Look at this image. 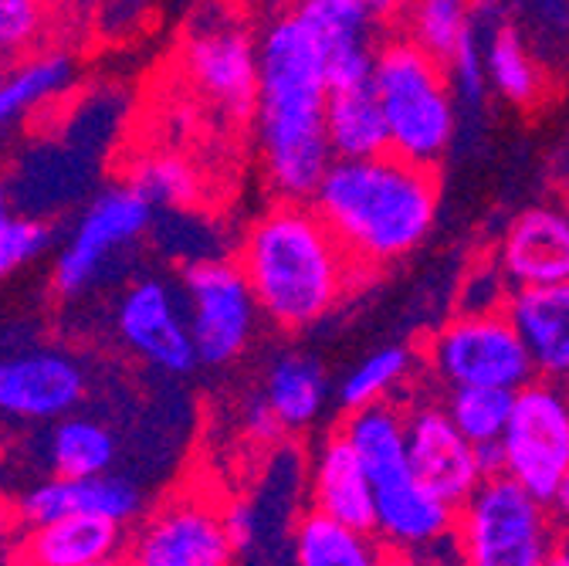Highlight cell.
<instances>
[{"label": "cell", "mask_w": 569, "mask_h": 566, "mask_svg": "<svg viewBox=\"0 0 569 566\" xmlns=\"http://www.w3.org/2000/svg\"><path fill=\"white\" fill-rule=\"evenodd\" d=\"M329 68L306 28L284 11L258 34L254 147L268 190L312 200L336 153L326 136Z\"/></svg>", "instance_id": "1"}, {"label": "cell", "mask_w": 569, "mask_h": 566, "mask_svg": "<svg viewBox=\"0 0 569 566\" xmlns=\"http://www.w3.org/2000/svg\"><path fill=\"white\" fill-rule=\"evenodd\" d=\"M234 261L248 278L261 319L281 332L319 326L363 278L312 200L274 197L248 221Z\"/></svg>", "instance_id": "2"}, {"label": "cell", "mask_w": 569, "mask_h": 566, "mask_svg": "<svg viewBox=\"0 0 569 566\" xmlns=\"http://www.w3.org/2000/svg\"><path fill=\"white\" fill-rule=\"evenodd\" d=\"M312 207L363 275H380L431 238L441 210L435 167L397 153L332 160Z\"/></svg>", "instance_id": "3"}, {"label": "cell", "mask_w": 569, "mask_h": 566, "mask_svg": "<svg viewBox=\"0 0 569 566\" xmlns=\"http://www.w3.org/2000/svg\"><path fill=\"white\" fill-rule=\"evenodd\" d=\"M370 82L383 109L390 153L420 167H438L458 139L461 122L448 64L410 38L390 34L377 44Z\"/></svg>", "instance_id": "4"}, {"label": "cell", "mask_w": 569, "mask_h": 566, "mask_svg": "<svg viewBox=\"0 0 569 566\" xmlns=\"http://www.w3.org/2000/svg\"><path fill=\"white\" fill-rule=\"evenodd\" d=\"M559 529L549 503L491 471L458 506L451 553L458 566H546Z\"/></svg>", "instance_id": "5"}, {"label": "cell", "mask_w": 569, "mask_h": 566, "mask_svg": "<svg viewBox=\"0 0 569 566\" xmlns=\"http://www.w3.org/2000/svg\"><path fill=\"white\" fill-rule=\"evenodd\" d=\"M420 364L441 390L498 387L516 394L536 377L529 349L506 309L455 312L423 339Z\"/></svg>", "instance_id": "6"}, {"label": "cell", "mask_w": 569, "mask_h": 566, "mask_svg": "<svg viewBox=\"0 0 569 566\" xmlns=\"http://www.w3.org/2000/svg\"><path fill=\"white\" fill-rule=\"evenodd\" d=\"M498 471L536 499L556 503L569 475V384L532 377L512 394V414L498 441Z\"/></svg>", "instance_id": "7"}, {"label": "cell", "mask_w": 569, "mask_h": 566, "mask_svg": "<svg viewBox=\"0 0 569 566\" xmlns=\"http://www.w3.org/2000/svg\"><path fill=\"white\" fill-rule=\"evenodd\" d=\"M180 292L200 367H231L254 342L261 309L234 258H197L183 265Z\"/></svg>", "instance_id": "8"}, {"label": "cell", "mask_w": 569, "mask_h": 566, "mask_svg": "<svg viewBox=\"0 0 569 566\" xmlns=\"http://www.w3.org/2000/svg\"><path fill=\"white\" fill-rule=\"evenodd\" d=\"M180 64L190 89L231 119H251L258 99V38L228 8H203L183 34Z\"/></svg>", "instance_id": "9"}, {"label": "cell", "mask_w": 569, "mask_h": 566, "mask_svg": "<svg viewBox=\"0 0 569 566\" xmlns=\"http://www.w3.org/2000/svg\"><path fill=\"white\" fill-rule=\"evenodd\" d=\"M129 566H234L238 553L221 523V499L203 488H180L126 533Z\"/></svg>", "instance_id": "10"}, {"label": "cell", "mask_w": 569, "mask_h": 566, "mask_svg": "<svg viewBox=\"0 0 569 566\" xmlns=\"http://www.w3.org/2000/svg\"><path fill=\"white\" fill-rule=\"evenodd\" d=\"M150 228H153V203L126 180L109 183L89 200L82 218L64 238L51 268V289L61 299L86 296L102 278L106 265L116 255H122L129 245L147 238Z\"/></svg>", "instance_id": "11"}, {"label": "cell", "mask_w": 569, "mask_h": 566, "mask_svg": "<svg viewBox=\"0 0 569 566\" xmlns=\"http://www.w3.org/2000/svg\"><path fill=\"white\" fill-rule=\"evenodd\" d=\"M403 420L410 468L448 503L461 506L491 471H498V458L475 448L458 431L445 400L417 394L410 404H403Z\"/></svg>", "instance_id": "12"}, {"label": "cell", "mask_w": 569, "mask_h": 566, "mask_svg": "<svg viewBox=\"0 0 569 566\" xmlns=\"http://www.w3.org/2000/svg\"><path fill=\"white\" fill-rule=\"evenodd\" d=\"M116 332L122 346L163 374L187 377L200 367L183 292L167 278H139L116 302Z\"/></svg>", "instance_id": "13"}, {"label": "cell", "mask_w": 569, "mask_h": 566, "mask_svg": "<svg viewBox=\"0 0 569 566\" xmlns=\"http://www.w3.org/2000/svg\"><path fill=\"white\" fill-rule=\"evenodd\" d=\"M367 471L373 478V533L387 549H438L451 543L458 506L420 481L407 455Z\"/></svg>", "instance_id": "14"}, {"label": "cell", "mask_w": 569, "mask_h": 566, "mask_svg": "<svg viewBox=\"0 0 569 566\" xmlns=\"http://www.w3.org/2000/svg\"><path fill=\"white\" fill-rule=\"evenodd\" d=\"M89 394L86 367L61 349H28L0 360V417L58 420Z\"/></svg>", "instance_id": "15"}, {"label": "cell", "mask_w": 569, "mask_h": 566, "mask_svg": "<svg viewBox=\"0 0 569 566\" xmlns=\"http://www.w3.org/2000/svg\"><path fill=\"white\" fill-rule=\"evenodd\" d=\"M512 289L569 281V207L539 200L506 225L491 251Z\"/></svg>", "instance_id": "16"}, {"label": "cell", "mask_w": 569, "mask_h": 566, "mask_svg": "<svg viewBox=\"0 0 569 566\" xmlns=\"http://www.w3.org/2000/svg\"><path fill=\"white\" fill-rule=\"evenodd\" d=\"M289 14L322 51L329 86L370 79L380 44L377 31L383 21L370 11L367 0H292Z\"/></svg>", "instance_id": "17"}, {"label": "cell", "mask_w": 569, "mask_h": 566, "mask_svg": "<svg viewBox=\"0 0 569 566\" xmlns=\"http://www.w3.org/2000/svg\"><path fill=\"white\" fill-rule=\"evenodd\" d=\"M21 526H41L61 516H99L119 526H132L142 516V491L132 478L102 471L86 478L51 475L28 488L14 503Z\"/></svg>", "instance_id": "18"}, {"label": "cell", "mask_w": 569, "mask_h": 566, "mask_svg": "<svg viewBox=\"0 0 569 566\" xmlns=\"http://www.w3.org/2000/svg\"><path fill=\"white\" fill-rule=\"evenodd\" d=\"M478 34L491 96L512 109H536L546 99V68L502 0H478Z\"/></svg>", "instance_id": "19"}, {"label": "cell", "mask_w": 569, "mask_h": 566, "mask_svg": "<svg viewBox=\"0 0 569 566\" xmlns=\"http://www.w3.org/2000/svg\"><path fill=\"white\" fill-rule=\"evenodd\" d=\"M309 509L349 526L373 529V478L349 438L336 428L316 445L309 458Z\"/></svg>", "instance_id": "20"}, {"label": "cell", "mask_w": 569, "mask_h": 566, "mask_svg": "<svg viewBox=\"0 0 569 566\" xmlns=\"http://www.w3.org/2000/svg\"><path fill=\"white\" fill-rule=\"evenodd\" d=\"M536 377L569 384V281L512 289L506 302Z\"/></svg>", "instance_id": "21"}, {"label": "cell", "mask_w": 569, "mask_h": 566, "mask_svg": "<svg viewBox=\"0 0 569 566\" xmlns=\"http://www.w3.org/2000/svg\"><path fill=\"white\" fill-rule=\"evenodd\" d=\"M126 526L99 516H61L41 526H24L14 566H89L122 556Z\"/></svg>", "instance_id": "22"}, {"label": "cell", "mask_w": 569, "mask_h": 566, "mask_svg": "<svg viewBox=\"0 0 569 566\" xmlns=\"http://www.w3.org/2000/svg\"><path fill=\"white\" fill-rule=\"evenodd\" d=\"M258 397L268 404L274 420L281 424L284 435L306 431L322 417L329 400V380L322 364L312 352H278V357L264 367Z\"/></svg>", "instance_id": "23"}, {"label": "cell", "mask_w": 569, "mask_h": 566, "mask_svg": "<svg viewBox=\"0 0 569 566\" xmlns=\"http://www.w3.org/2000/svg\"><path fill=\"white\" fill-rule=\"evenodd\" d=\"M326 136L336 160L387 153V122L370 79L332 82L326 96Z\"/></svg>", "instance_id": "24"}, {"label": "cell", "mask_w": 569, "mask_h": 566, "mask_svg": "<svg viewBox=\"0 0 569 566\" xmlns=\"http://www.w3.org/2000/svg\"><path fill=\"white\" fill-rule=\"evenodd\" d=\"M76 86V61L68 51L38 48L8 64L0 79V132L31 119L48 102L61 99Z\"/></svg>", "instance_id": "25"}, {"label": "cell", "mask_w": 569, "mask_h": 566, "mask_svg": "<svg viewBox=\"0 0 569 566\" xmlns=\"http://www.w3.org/2000/svg\"><path fill=\"white\" fill-rule=\"evenodd\" d=\"M383 549L373 529L339 523L316 509L302 513L289 536L292 566H380Z\"/></svg>", "instance_id": "26"}, {"label": "cell", "mask_w": 569, "mask_h": 566, "mask_svg": "<svg viewBox=\"0 0 569 566\" xmlns=\"http://www.w3.org/2000/svg\"><path fill=\"white\" fill-rule=\"evenodd\" d=\"M51 475L64 478H86L112 471L119 458V438L109 424L82 414H68L51 420V431L44 441Z\"/></svg>", "instance_id": "27"}, {"label": "cell", "mask_w": 569, "mask_h": 566, "mask_svg": "<svg viewBox=\"0 0 569 566\" xmlns=\"http://www.w3.org/2000/svg\"><path fill=\"white\" fill-rule=\"evenodd\" d=\"M397 24L403 38L448 61L478 31V0H407Z\"/></svg>", "instance_id": "28"}, {"label": "cell", "mask_w": 569, "mask_h": 566, "mask_svg": "<svg viewBox=\"0 0 569 566\" xmlns=\"http://www.w3.org/2000/svg\"><path fill=\"white\" fill-rule=\"evenodd\" d=\"M420 367V352L410 346H380L356 364L339 384V407L360 410L383 400H400Z\"/></svg>", "instance_id": "29"}, {"label": "cell", "mask_w": 569, "mask_h": 566, "mask_svg": "<svg viewBox=\"0 0 569 566\" xmlns=\"http://www.w3.org/2000/svg\"><path fill=\"white\" fill-rule=\"evenodd\" d=\"M126 183H132L142 197H147L153 203V210L157 207L190 210L200 203V193H203L200 170L173 150H153V153L136 157L126 173Z\"/></svg>", "instance_id": "30"}, {"label": "cell", "mask_w": 569, "mask_h": 566, "mask_svg": "<svg viewBox=\"0 0 569 566\" xmlns=\"http://www.w3.org/2000/svg\"><path fill=\"white\" fill-rule=\"evenodd\" d=\"M445 407L458 431L481 451L498 458V441L506 435V424L512 414V390L498 387H455L445 390Z\"/></svg>", "instance_id": "31"}, {"label": "cell", "mask_w": 569, "mask_h": 566, "mask_svg": "<svg viewBox=\"0 0 569 566\" xmlns=\"http://www.w3.org/2000/svg\"><path fill=\"white\" fill-rule=\"evenodd\" d=\"M48 31V0H0V54L18 61L41 48Z\"/></svg>", "instance_id": "32"}, {"label": "cell", "mask_w": 569, "mask_h": 566, "mask_svg": "<svg viewBox=\"0 0 569 566\" xmlns=\"http://www.w3.org/2000/svg\"><path fill=\"white\" fill-rule=\"evenodd\" d=\"M51 245V228L38 218L8 215L0 221V278L38 261Z\"/></svg>", "instance_id": "33"}, {"label": "cell", "mask_w": 569, "mask_h": 566, "mask_svg": "<svg viewBox=\"0 0 569 566\" xmlns=\"http://www.w3.org/2000/svg\"><path fill=\"white\" fill-rule=\"evenodd\" d=\"M448 79H451V89H455V99H458V109H471L478 112L491 89H488V72H485V48H481V34L475 31L448 61Z\"/></svg>", "instance_id": "34"}, {"label": "cell", "mask_w": 569, "mask_h": 566, "mask_svg": "<svg viewBox=\"0 0 569 566\" xmlns=\"http://www.w3.org/2000/svg\"><path fill=\"white\" fill-rule=\"evenodd\" d=\"M512 296L509 278L502 275V268L495 265V258H481L475 261L465 275H461V289H458V312H491V309H506Z\"/></svg>", "instance_id": "35"}, {"label": "cell", "mask_w": 569, "mask_h": 566, "mask_svg": "<svg viewBox=\"0 0 569 566\" xmlns=\"http://www.w3.org/2000/svg\"><path fill=\"white\" fill-rule=\"evenodd\" d=\"M261 519H264L261 509L251 499H244V495L221 503V523H224V533H228V539H231V546H234L238 556H248L258 546V539H261Z\"/></svg>", "instance_id": "36"}, {"label": "cell", "mask_w": 569, "mask_h": 566, "mask_svg": "<svg viewBox=\"0 0 569 566\" xmlns=\"http://www.w3.org/2000/svg\"><path fill=\"white\" fill-rule=\"evenodd\" d=\"M529 31L526 38L532 41V48L539 51L542 41H556L566 44L569 41V0H536L529 4Z\"/></svg>", "instance_id": "37"}, {"label": "cell", "mask_w": 569, "mask_h": 566, "mask_svg": "<svg viewBox=\"0 0 569 566\" xmlns=\"http://www.w3.org/2000/svg\"><path fill=\"white\" fill-rule=\"evenodd\" d=\"M380 566H458L451 543L438 549H383Z\"/></svg>", "instance_id": "38"}, {"label": "cell", "mask_w": 569, "mask_h": 566, "mask_svg": "<svg viewBox=\"0 0 569 566\" xmlns=\"http://www.w3.org/2000/svg\"><path fill=\"white\" fill-rule=\"evenodd\" d=\"M244 431H248L254 441H278V438H284L281 424L274 420V414L268 410V404H264L258 394L251 397V404H248V410H244Z\"/></svg>", "instance_id": "39"}, {"label": "cell", "mask_w": 569, "mask_h": 566, "mask_svg": "<svg viewBox=\"0 0 569 566\" xmlns=\"http://www.w3.org/2000/svg\"><path fill=\"white\" fill-rule=\"evenodd\" d=\"M21 516H18V506L0 499V566H14V549H18V539H21Z\"/></svg>", "instance_id": "40"}, {"label": "cell", "mask_w": 569, "mask_h": 566, "mask_svg": "<svg viewBox=\"0 0 569 566\" xmlns=\"http://www.w3.org/2000/svg\"><path fill=\"white\" fill-rule=\"evenodd\" d=\"M367 4L380 21H397L407 8V0H367Z\"/></svg>", "instance_id": "41"}, {"label": "cell", "mask_w": 569, "mask_h": 566, "mask_svg": "<svg viewBox=\"0 0 569 566\" xmlns=\"http://www.w3.org/2000/svg\"><path fill=\"white\" fill-rule=\"evenodd\" d=\"M546 566H569V526L559 529V539H556V546L549 549Z\"/></svg>", "instance_id": "42"}, {"label": "cell", "mask_w": 569, "mask_h": 566, "mask_svg": "<svg viewBox=\"0 0 569 566\" xmlns=\"http://www.w3.org/2000/svg\"><path fill=\"white\" fill-rule=\"evenodd\" d=\"M552 509H556L559 523H562V526H569V475H566V481H562V488H559V495H556Z\"/></svg>", "instance_id": "43"}, {"label": "cell", "mask_w": 569, "mask_h": 566, "mask_svg": "<svg viewBox=\"0 0 569 566\" xmlns=\"http://www.w3.org/2000/svg\"><path fill=\"white\" fill-rule=\"evenodd\" d=\"M11 215V190H8V180L0 177V221Z\"/></svg>", "instance_id": "44"}, {"label": "cell", "mask_w": 569, "mask_h": 566, "mask_svg": "<svg viewBox=\"0 0 569 566\" xmlns=\"http://www.w3.org/2000/svg\"><path fill=\"white\" fill-rule=\"evenodd\" d=\"M89 566H129L122 556H112V559H99V563H89Z\"/></svg>", "instance_id": "45"}, {"label": "cell", "mask_w": 569, "mask_h": 566, "mask_svg": "<svg viewBox=\"0 0 569 566\" xmlns=\"http://www.w3.org/2000/svg\"><path fill=\"white\" fill-rule=\"evenodd\" d=\"M8 64H11V61H8L4 54H0V79H4V72H8Z\"/></svg>", "instance_id": "46"}]
</instances>
